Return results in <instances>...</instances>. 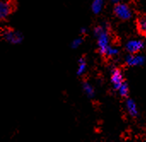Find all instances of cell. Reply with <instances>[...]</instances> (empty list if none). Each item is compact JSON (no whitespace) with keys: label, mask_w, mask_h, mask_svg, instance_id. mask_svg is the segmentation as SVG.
<instances>
[{"label":"cell","mask_w":146,"mask_h":142,"mask_svg":"<svg viewBox=\"0 0 146 142\" xmlns=\"http://www.w3.org/2000/svg\"><path fill=\"white\" fill-rule=\"evenodd\" d=\"M114 13L118 18L123 21H127L133 16L132 9L129 7L128 4L125 3H120L118 4H115L114 8Z\"/></svg>","instance_id":"6da1fadb"},{"label":"cell","mask_w":146,"mask_h":142,"mask_svg":"<svg viewBox=\"0 0 146 142\" xmlns=\"http://www.w3.org/2000/svg\"><path fill=\"white\" fill-rule=\"evenodd\" d=\"M2 35L3 39L10 44H20L22 41L23 36L20 32L6 28L2 31Z\"/></svg>","instance_id":"7a4b0ae2"},{"label":"cell","mask_w":146,"mask_h":142,"mask_svg":"<svg viewBox=\"0 0 146 142\" xmlns=\"http://www.w3.org/2000/svg\"><path fill=\"white\" fill-rule=\"evenodd\" d=\"M98 38V50L99 52L103 55H105V52L108 49V47L110 45V34L108 33L107 28L104 29L102 33H100L98 36H96Z\"/></svg>","instance_id":"3957f363"},{"label":"cell","mask_w":146,"mask_h":142,"mask_svg":"<svg viewBox=\"0 0 146 142\" xmlns=\"http://www.w3.org/2000/svg\"><path fill=\"white\" fill-rule=\"evenodd\" d=\"M145 47V43L141 39H131L126 44V50L130 54H137Z\"/></svg>","instance_id":"277c9868"},{"label":"cell","mask_w":146,"mask_h":142,"mask_svg":"<svg viewBox=\"0 0 146 142\" xmlns=\"http://www.w3.org/2000/svg\"><path fill=\"white\" fill-rule=\"evenodd\" d=\"M145 62V57L139 54H129L126 57V63L129 66H141Z\"/></svg>","instance_id":"5b68a950"},{"label":"cell","mask_w":146,"mask_h":142,"mask_svg":"<svg viewBox=\"0 0 146 142\" xmlns=\"http://www.w3.org/2000/svg\"><path fill=\"white\" fill-rule=\"evenodd\" d=\"M12 4L9 1L0 2V20L5 19L12 12Z\"/></svg>","instance_id":"8992f818"},{"label":"cell","mask_w":146,"mask_h":142,"mask_svg":"<svg viewBox=\"0 0 146 142\" xmlns=\"http://www.w3.org/2000/svg\"><path fill=\"white\" fill-rule=\"evenodd\" d=\"M111 81L115 89H118L120 87V86L123 83V75H122V73L121 70L116 69L112 71Z\"/></svg>","instance_id":"52a82bcc"},{"label":"cell","mask_w":146,"mask_h":142,"mask_svg":"<svg viewBox=\"0 0 146 142\" xmlns=\"http://www.w3.org/2000/svg\"><path fill=\"white\" fill-rule=\"evenodd\" d=\"M105 0H93L92 3V10L95 15H98L102 12L104 8Z\"/></svg>","instance_id":"ba28073f"},{"label":"cell","mask_w":146,"mask_h":142,"mask_svg":"<svg viewBox=\"0 0 146 142\" xmlns=\"http://www.w3.org/2000/svg\"><path fill=\"white\" fill-rule=\"evenodd\" d=\"M126 107L127 110L128 111V113L132 116V117H136L139 113L138 111V107L136 103L133 100V99H128L126 103Z\"/></svg>","instance_id":"9c48e42d"},{"label":"cell","mask_w":146,"mask_h":142,"mask_svg":"<svg viewBox=\"0 0 146 142\" xmlns=\"http://www.w3.org/2000/svg\"><path fill=\"white\" fill-rule=\"evenodd\" d=\"M138 28L142 34H145L146 33V19L145 16H141L138 20Z\"/></svg>","instance_id":"30bf717a"},{"label":"cell","mask_w":146,"mask_h":142,"mask_svg":"<svg viewBox=\"0 0 146 142\" xmlns=\"http://www.w3.org/2000/svg\"><path fill=\"white\" fill-rule=\"evenodd\" d=\"M86 70V63L84 58H80L79 60V65H78V69H77V74L79 75H83Z\"/></svg>","instance_id":"8fae6325"},{"label":"cell","mask_w":146,"mask_h":142,"mask_svg":"<svg viewBox=\"0 0 146 142\" xmlns=\"http://www.w3.org/2000/svg\"><path fill=\"white\" fill-rule=\"evenodd\" d=\"M83 89H84V91H85V93L87 94V96L88 97H93L94 96V89H93V87H92V86L90 84V83H88V82H85L84 83V85H83Z\"/></svg>","instance_id":"7c38bea8"},{"label":"cell","mask_w":146,"mask_h":142,"mask_svg":"<svg viewBox=\"0 0 146 142\" xmlns=\"http://www.w3.org/2000/svg\"><path fill=\"white\" fill-rule=\"evenodd\" d=\"M119 54V49L117 47L110 45L105 52V55L109 56V57H115Z\"/></svg>","instance_id":"4fadbf2b"},{"label":"cell","mask_w":146,"mask_h":142,"mask_svg":"<svg viewBox=\"0 0 146 142\" xmlns=\"http://www.w3.org/2000/svg\"><path fill=\"white\" fill-rule=\"evenodd\" d=\"M118 91H119L120 94H121L122 97H125V96H127V95L128 94V92H129L128 86H127L125 82H123V83L120 86V87L118 88Z\"/></svg>","instance_id":"5bb4252c"},{"label":"cell","mask_w":146,"mask_h":142,"mask_svg":"<svg viewBox=\"0 0 146 142\" xmlns=\"http://www.w3.org/2000/svg\"><path fill=\"white\" fill-rule=\"evenodd\" d=\"M82 42H83L82 38H77V39H74L72 41V43H71V46H72V48H74V49L78 48V47L82 44Z\"/></svg>","instance_id":"9a60e30c"},{"label":"cell","mask_w":146,"mask_h":142,"mask_svg":"<svg viewBox=\"0 0 146 142\" xmlns=\"http://www.w3.org/2000/svg\"><path fill=\"white\" fill-rule=\"evenodd\" d=\"M80 33H87V28L86 27H81L80 28Z\"/></svg>","instance_id":"2e32d148"},{"label":"cell","mask_w":146,"mask_h":142,"mask_svg":"<svg viewBox=\"0 0 146 142\" xmlns=\"http://www.w3.org/2000/svg\"><path fill=\"white\" fill-rule=\"evenodd\" d=\"M110 1H111V3H114V4H118V3H121V0H110Z\"/></svg>","instance_id":"e0dca14e"}]
</instances>
